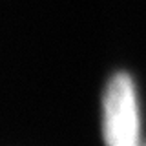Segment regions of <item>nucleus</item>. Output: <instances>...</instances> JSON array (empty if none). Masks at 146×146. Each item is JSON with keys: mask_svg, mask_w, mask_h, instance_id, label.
I'll use <instances>...</instances> for the list:
<instances>
[{"mask_svg": "<svg viewBox=\"0 0 146 146\" xmlns=\"http://www.w3.org/2000/svg\"><path fill=\"white\" fill-rule=\"evenodd\" d=\"M104 143L106 146H141V119L131 79L117 73L104 95Z\"/></svg>", "mask_w": 146, "mask_h": 146, "instance_id": "f257e3e1", "label": "nucleus"}]
</instances>
